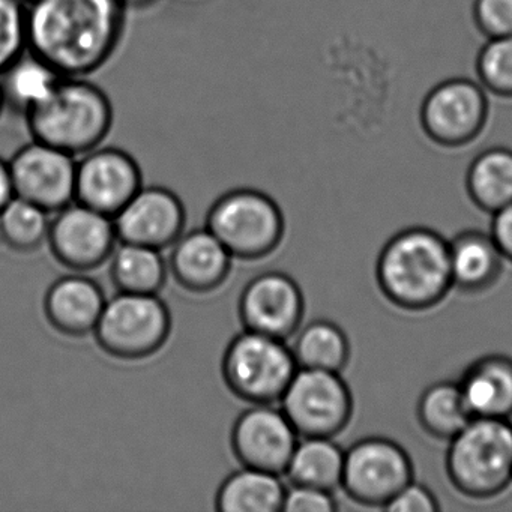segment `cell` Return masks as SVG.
Instances as JSON below:
<instances>
[{"label":"cell","mask_w":512,"mask_h":512,"mask_svg":"<svg viewBox=\"0 0 512 512\" xmlns=\"http://www.w3.org/2000/svg\"><path fill=\"white\" fill-rule=\"evenodd\" d=\"M121 0H32L28 50L64 77H88L115 55L124 37Z\"/></svg>","instance_id":"1"},{"label":"cell","mask_w":512,"mask_h":512,"mask_svg":"<svg viewBox=\"0 0 512 512\" xmlns=\"http://www.w3.org/2000/svg\"><path fill=\"white\" fill-rule=\"evenodd\" d=\"M376 280L395 307L413 313L431 310L454 289L449 242L427 227L401 230L383 245Z\"/></svg>","instance_id":"2"},{"label":"cell","mask_w":512,"mask_h":512,"mask_svg":"<svg viewBox=\"0 0 512 512\" xmlns=\"http://www.w3.org/2000/svg\"><path fill=\"white\" fill-rule=\"evenodd\" d=\"M113 118L112 101L86 77H64L55 92L25 116L32 140L76 158L103 145Z\"/></svg>","instance_id":"3"},{"label":"cell","mask_w":512,"mask_h":512,"mask_svg":"<svg viewBox=\"0 0 512 512\" xmlns=\"http://www.w3.org/2000/svg\"><path fill=\"white\" fill-rule=\"evenodd\" d=\"M446 475L452 487L473 500L500 496L512 484V422L472 418L449 440Z\"/></svg>","instance_id":"4"},{"label":"cell","mask_w":512,"mask_h":512,"mask_svg":"<svg viewBox=\"0 0 512 512\" xmlns=\"http://www.w3.org/2000/svg\"><path fill=\"white\" fill-rule=\"evenodd\" d=\"M206 229L242 260L269 256L283 241L284 215L272 197L253 188H238L212 205Z\"/></svg>","instance_id":"5"},{"label":"cell","mask_w":512,"mask_h":512,"mask_svg":"<svg viewBox=\"0 0 512 512\" xmlns=\"http://www.w3.org/2000/svg\"><path fill=\"white\" fill-rule=\"evenodd\" d=\"M298 368L286 340L247 329L229 344L223 358L227 386L250 404L280 403Z\"/></svg>","instance_id":"6"},{"label":"cell","mask_w":512,"mask_h":512,"mask_svg":"<svg viewBox=\"0 0 512 512\" xmlns=\"http://www.w3.org/2000/svg\"><path fill=\"white\" fill-rule=\"evenodd\" d=\"M170 328L169 308L158 295L119 292L106 301L94 335L113 358L136 361L157 353Z\"/></svg>","instance_id":"7"},{"label":"cell","mask_w":512,"mask_h":512,"mask_svg":"<svg viewBox=\"0 0 512 512\" xmlns=\"http://www.w3.org/2000/svg\"><path fill=\"white\" fill-rule=\"evenodd\" d=\"M281 410L301 437H332L349 425L353 397L334 371L298 368L280 400Z\"/></svg>","instance_id":"8"},{"label":"cell","mask_w":512,"mask_h":512,"mask_svg":"<svg viewBox=\"0 0 512 512\" xmlns=\"http://www.w3.org/2000/svg\"><path fill=\"white\" fill-rule=\"evenodd\" d=\"M410 481L412 460L395 440L365 437L344 451L341 488L359 505L383 509Z\"/></svg>","instance_id":"9"},{"label":"cell","mask_w":512,"mask_h":512,"mask_svg":"<svg viewBox=\"0 0 512 512\" xmlns=\"http://www.w3.org/2000/svg\"><path fill=\"white\" fill-rule=\"evenodd\" d=\"M488 112L487 91L479 83L461 77L445 80L422 103V130L442 148H463L481 136Z\"/></svg>","instance_id":"10"},{"label":"cell","mask_w":512,"mask_h":512,"mask_svg":"<svg viewBox=\"0 0 512 512\" xmlns=\"http://www.w3.org/2000/svg\"><path fill=\"white\" fill-rule=\"evenodd\" d=\"M14 194L53 214L76 200L77 158L32 140L10 161Z\"/></svg>","instance_id":"11"},{"label":"cell","mask_w":512,"mask_h":512,"mask_svg":"<svg viewBox=\"0 0 512 512\" xmlns=\"http://www.w3.org/2000/svg\"><path fill=\"white\" fill-rule=\"evenodd\" d=\"M47 241L62 265L88 272L112 257L118 236L112 217L73 202L56 212Z\"/></svg>","instance_id":"12"},{"label":"cell","mask_w":512,"mask_h":512,"mask_svg":"<svg viewBox=\"0 0 512 512\" xmlns=\"http://www.w3.org/2000/svg\"><path fill=\"white\" fill-rule=\"evenodd\" d=\"M298 437L283 410L272 404H253L236 419L230 442L242 467L281 476L286 473Z\"/></svg>","instance_id":"13"},{"label":"cell","mask_w":512,"mask_h":512,"mask_svg":"<svg viewBox=\"0 0 512 512\" xmlns=\"http://www.w3.org/2000/svg\"><path fill=\"white\" fill-rule=\"evenodd\" d=\"M139 164L118 148L92 149L77 158L76 202L115 217L142 188Z\"/></svg>","instance_id":"14"},{"label":"cell","mask_w":512,"mask_h":512,"mask_svg":"<svg viewBox=\"0 0 512 512\" xmlns=\"http://www.w3.org/2000/svg\"><path fill=\"white\" fill-rule=\"evenodd\" d=\"M304 295L296 281L283 272L257 275L239 299V316L247 331L287 340L301 328Z\"/></svg>","instance_id":"15"},{"label":"cell","mask_w":512,"mask_h":512,"mask_svg":"<svg viewBox=\"0 0 512 512\" xmlns=\"http://www.w3.org/2000/svg\"><path fill=\"white\" fill-rule=\"evenodd\" d=\"M185 215L181 199L163 187H142L113 217L122 244L164 250L184 235Z\"/></svg>","instance_id":"16"},{"label":"cell","mask_w":512,"mask_h":512,"mask_svg":"<svg viewBox=\"0 0 512 512\" xmlns=\"http://www.w3.org/2000/svg\"><path fill=\"white\" fill-rule=\"evenodd\" d=\"M232 256L208 229L193 230L173 244L169 268L182 289L208 293L229 277Z\"/></svg>","instance_id":"17"},{"label":"cell","mask_w":512,"mask_h":512,"mask_svg":"<svg viewBox=\"0 0 512 512\" xmlns=\"http://www.w3.org/2000/svg\"><path fill=\"white\" fill-rule=\"evenodd\" d=\"M106 298L91 278L68 275L56 281L44 299V313L53 328L70 337H85L95 331Z\"/></svg>","instance_id":"18"},{"label":"cell","mask_w":512,"mask_h":512,"mask_svg":"<svg viewBox=\"0 0 512 512\" xmlns=\"http://www.w3.org/2000/svg\"><path fill=\"white\" fill-rule=\"evenodd\" d=\"M472 418L512 419V358L484 355L475 359L458 379Z\"/></svg>","instance_id":"19"},{"label":"cell","mask_w":512,"mask_h":512,"mask_svg":"<svg viewBox=\"0 0 512 512\" xmlns=\"http://www.w3.org/2000/svg\"><path fill=\"white\" fill-rule=\"evenodd\" d=\"M503 256L490 233L466 230L449 242L452 286L476 295L491 289L499 281Z\"/></svg>","instance_id":"20"},{"label":"cell","mask_w":512,"mask_h":512,"mask_svg":"<svg viewBox=\"0 0 512 512\" xmlns=\"http://www.w3.org/2000/svg\"><path fill=\"white\" fill-rule=\"evenodd\" d=\"M64 79L55 67L26 50L0 73V92L5 109L25 118L40 107Z\"/></svg>","instance_id":"21"},{"label":"cell","mask_w":512,"mask_h":512,"mask_svg":"<svg viewBox=\"0 0 512 512\" xmlns=\"http://www.w3.org/2000/svg\"><path fill=\"white\" fill-rule=\"evenodd\" d=\"M286 490L280 475L242 467L221 484L217 509L221 512H280Z\"/></svg>","instance_id":"22"},{"label":"cell","mask_w":512,"mask_h":512,"mask_svg":"<svg viewBox=\"0 0 512 512\" xmlns=\"http://www.w3.org/2000/svg\"><path fill=\"white\" fill-rule=\"evenodd\" d=\"M466 190L476 208L494 215L512 203V151L490 148L469 166Z\"/></svg>","instance_id":"23"},{"label":"cell","mask_w":512,"mask_h":512,"mask_svg":"<svg viewBox=\"0 0 512 512\" xmlns=\"http://www.w3.org/2000/svg\"><path fill=\"white\" fill-rule=\"evenodd\" d=\"M344 451L332 437H304L299 440L284 475L292 484L332 491L341 487Z\"/></svg>","instance_id":"24"},{"label":"cell","mask_w":512,"mask_h":512,"mask_svg":"<svg viewBox=\"0 0 512 512\" xmlns=\"http://www.w3.org/2000/svg\"><path fill=\"white\" fill-rule=\"evenodd\" d=\"M290 349L299 368L341 373L349 364V338L331 320L317 319L299 328Z\"/></svg>","instance_id":"25"},{"label":"cell","mask_w":512,"mask_h":512,"mask_svg":"<svg viewBox=\"0 0 512 512\" xmlns=\"http://www.w3.org/2000/svg\"><path fill=\"white\" fill-rule=\"evenodd\" d=\"M416 418L434 439L451 440L469 424L472 415L457 382L443 380L428 386L416 404Z\"/></svg>","instance_id":"26"},{"label":"cell","mask_w":512,"mask_h":512,"mask_svg":"<svg viewBox=\"0 0 512 512\" xmlns=\"http://www.w3.org/2000/svg\"><path fill=\"white\" fill-rule=\"evenodd\" d=\"M167 265L161 251L122 244L112 254V278L119 292L158 295L166 283Z\"/></svg>","instance_id":"27"},{"label":"cell","mask_w":512,"mask_h":512,"mask_svg":"<svg viewBox=\"0 0 512 512\" xmlns=\"http://www.w3.org/2000/svg\"><path fill=\"white\" fill-rule=\"evenodd\" d=\"M49 215L35 203L14 196L0 211V233L16 250H35L47 241Z\"/></svg>","instance_id":"28"},{"label":"cell","mask_w":512,"mask_h":512,"mask_svg":"<svg viewBox=\"0 0 512 512\" xmlns=\"http://www.w3.org/2000/svg\"><path fill=\"white\" fill-rule=\"evenodd\" d=\"M475 71L485 91L512 98V35L487 40L476 56Z\"/></svg>","instance_id":"29"},{"label":"cell","mask_w":512,"mask_h":512,"mask_svg":"<svg viewBox=\"0 0 512 512\" xmlns=\"http://www.w3.org/2000/svg\"><path fill=\"white\" fill-rule=\"evenodd\" d=\"M28 50V22L23 0H0V73Z\"/></svg>","instance_id":"30"},{"label":"cell","mask_w":512,"mask_h":512,"mask_svg":"<svg viewBox=\"0 0 512 512\" xmlns=\"http://www.w3.org/2000/svg\"><path fill=\"white\" fill-rule=\"evenodd\" d=\"M473 22L487 40L511 37L512 0H475Z\"/></svg>","instance_id":"31"},{"label":"cell","mask_w":512,"mask_h":512,"mask_svg":"<svg viewBox=\"0 0 512 512\" xmlns=\"http://www.w3.org/2000/svg\"><path fill=\"white\" fill-rule=\"evenodd\" d=\"M338 509L332 491L308 485L292 484L284 496V512H335Z\"/></svg>","instance_id":"32"},{"label":"cell","mask_w":512,"mask_h":512,"mask_svg":"<svg viewBox=\"0 0 512 512\" xmlns=\"http://www.w3.org/2000/svg\"><path fill=\"white\" fill-rule=\"evenodd\" d=\"M439 508L436 496L431 493L430 488L410 481L383 509L389 512H436Z\"/></svg>","instance_id":"33"},{"label":"cell","mask_w":512,"mask_h":512,"mask_svg":"<svg viewBox=\"0 0 512 512\" xmlns=\"http://www.w3.org/2000/svg\"><path fill=\"white\" fill-rule=\"evenodd\" d=\"M490 235L503 259L512 263V203L493 215Z\"/></svg>","instance_id":"34"},{"label":"cell","mask_w":512,"mask_h":512,"mask_svg":"<svg viewBox=\"0 0 512 512\" xmlns=\"http://www.w3.org/2000/svg\"><path fill=\"white\" fill-rule=\"evenodd\" d=\"M14 194L13 178H11L10 163L0 158V211L7 206Z\"/></svg>","instance_id":"35"},{"label":"cell","mask_w":512,"mask_h":512,"mask_svg":"<svg viewBox=\"0 0 512 512\" xmlns=\"http://www.w3.org/2000/svg\"><path fill=\"white\" fill-rule=\"evenodd\" d=\"M158 0H121L127 10H145V8L152 7L157 4Z\"/></svg>","instance_id":"36"},{"label":"cell","mask_w":512,"mask_h":512,"mask_svg":"<svg viewBox=\"0 0 512 512\" xmlns=\"http://www.w3.org/2000/svg\"><path fill=\"white\" fill-rule=\"evenodd\" d=\"M4 110H5L4 97H2V92H0V116H2V113H4Z\"/></svg>","instance_id":"37"},{"label":"cell","mask_w":512,"mask_h":512,"mask_svg":"<svg viewBox=\"0 0 512 512\" xmlns=\"http://www.w3.org/2000/svg\"><path fill=\"white\" fill-rule=\"evenodd\" d=\"M23 2H25V4H31L32 0H23Z\"/></svg>","instance_id":"38"}]
</instances>
